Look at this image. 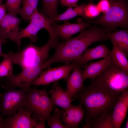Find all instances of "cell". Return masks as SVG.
I'll return each instance as SVG.
<instances>
[{
  "instance_id": "26",
  "label": "cell",
  "mask_w": 128,
  "mask_h": 128,
  "mask_svg": "<svg viewBox=\"0 0 128 128\" xmlns=\"http://www.w3.org/2000/svg\"><path fill=\"white\" fill-rule=\"evenodd\" d=\"M112 111L106 112L99 116L92 122V128H113L112 124Z\"/></svg>"
},
{
  "instance_id": "37",
  "label": "cell",
  "mask_w": 128,
  "mask_h": 128,
  "mask_svg": "<svg viewBox=\"0 0 128 128\" xmlns=\"http://www.w3.org/2000/svg\"><path fill=\"white\" fill-rule=\"evenodd\" d=\"M125 128H128V120H127L126 121V124L125 125Z\"/></svg>"
},
{
  "instance_id": "34",
  "label": "cell",
  "mask_w": 128,
  "mask_h": 128,
  "mask_svg": "<svg viewBox=\"0 0 128 128\" xmlns=\"http://www.w3.org/2000/svg\"><path fill=\"white\" fill-rule=\"evenodd\" d=\"M39 123H37L35 128H45V122L46 121L44 120H41L39 121Z\"/></svg>"
},
{
  "instance_id": "11",
  "label": "cell",
  "mask_w": 128,
  "mask_h": 128,
  "mask_svg": "<svg viewBox=\"0 0 128 128\" xmlns=\"http://www.w3.org/2000/svg\"><path fill=\"white\" fill-rule=\"evenodd\" d=\"M21 20L16 16L8 13L0 23V39L5 41L9 39L15 43L20 29L19 25Z\"/></svg>"
},
{
  "instance_id": "29",
  "label": "cell",
  "mask_w": 128,
  "mask_h": 128,
  "mask_svg": "<svg viewBox=\"0 0 128 128\" xmlns=\"http://www.w3.org/2000/svg\"><path fill=\"white\" fill-rule=\"evenodd\" d=\"M101 13L96 5L93 3H90L85 5L83 9L82 17L87 19L96 18Z\"/></svg>"
},
{
  "instance_id": "33",
  "label": "cell",
  "mask_w": 128,
  "mask_h": 128,
  "mask_svg": "<svg viewBox=\"0 0 128 128\" xmlns=\"http://www.w3.org/2000/svg\"><path fill=\"white\" fill-rule=\"evenodd\" d=\"M6 11L5 4L0 5V23L5 17L6 14Z\"/></svg>"
},
{
  "instance_id": "13",
  "label": "cell",
  "mask_w": 128,
  "mask_h": 128,
  "mask_svg": "<svg viewBox=\"0 0 128 128\" xmlns=\"http://www.w3.org/2000/svg\"><path fill=\"white\" fill-rule=\"evenodd\" d=\"M61 112V119L66 128H78L84 115V110L80 104L76 106L71 105Z\"/></svg>"
},
{
  "instance_id": "6",
  "label": "cell",
  "mask_w": 128,
  "mask_h": 128,
  "mask_svg": "<svg viewBox=\"0 0 128 128\" xmlns=\"http://www.w3.org/2000/svg\"><path fill=\"white\" fill-rule=\"evenodd\" d=\"M54 105L45 90L30 87L27 91L23 106L25 110L39 121L47 120L50 116Z\"/></svg>"
},
{
  "instance_id": "18",
  "label": "cell",
  "mask_w": 128,
  "mask_h": 128,
  "mask_svg": "<svg viewBox=\"0 0 128 128\" xmlns=\"http://www.w3.org/2000/svg\"><path fill=\"white\" fill-rule=\"evenodd\" d=\"M71 74L66 80V91L71 97L73 96L84 87V81L81 67L77 64L72 70Z\"/></svg>"
},
{
  "instance_id": "9",
  "label": "cell",
  "mask_w": 128,
  "mask_h": 128,
  "mask_svg": "<svg viewBox=\"0 0 128 128\" xmlns=\"http://www.w3.org/2000/svg\"><path fill=\"white\" fill-rule=\"evenodd\" d=\"M77 65L74 62H71L68 64L49 68L42 71L34 80L32 85L36 86L48 85L62 79L66 80Z\"/></svg>"
},
{
  "instance_id": "27",
  "label": "cell",
  "mask_w": 128,
  "mask_h": 128,
  "mask_svg": "<svg viewBox=\"0 0 128 128\" xmlns=\"http://www.w3.org/2000/svg\"><path fill=\"white\" fill-rule=\"evenodd\" d=\"M3 59L0 63V77H8L13 73V64L11 59L8 53H4Z\"/></svg>"
},
{
  "instance_id": "2",
  "label": "cell",
  "mask_w": 128,
  "mask_h": 128,
  "mask_svg": "<svg viewBox=\"0 0 128 128\" xmlns=\"http://www.w3.org/2000/svg\"><path fill=\"white\" fill-rule=\"evenodd\" d=\"M98 40L95 32L90 28L81 32L77 36L71 37L64 42H59L55 46L52 56L45 62L47 68L54 63L63 62L67 64L78 58L88 47Z\"/></svg>"
},
{
  "instance_id": "20",
  "label": "cell",
  "mask_w": 128,
  "mask_h": 128,
  "mask_svg": "<svg viewBox=\"0 0 128 128\" xmlns=\"http://www.w3.org/2000/svg\"><path fill=\"white\" fill-rule=\"evenodd\" d=\"M108 39L113 41L118 46L125 54H128V32L127 30L112 32L108 35Z\"/></svg>"
},
{
  "instance_id": "40",
  "label": "cell",
  "mask_w": 128,
  "mask_h": 128,
  "mask_svg": "<svg viewBox=\"0 0 128 128\" xmlns=\"http://www.w3.org/2000/svg\"><path fill=\"white\" fill-rule=\"evenodd\" d=\"M92 0H89V1H91Z\"/></svg>"
},
{
  "instance_id": "17",
  "label": "cell",
  "mask_w": 128,
  "mask_h": 128,
  "mask_svg": "<svg viewBox=\"0 0 128 128\" xmlns=\"http://www.w3.org/2000/svg\"><path fill=\"white\" fill-rule=\"evenodd\" d=\"M53 89L49 92L54 105L59 106L65 110L71 104L73 100L66 91H65L56 82H54Z\"/></svg>"
},
{
  "instance_id": "10",
  "label": "cell",
  "mask_w": 128,
  "mask_h": 128,
  "mask_svg": "<svg viewBox=\"0 0 128 128\" xmlns=\"http://www.w3.org/2000/svg\"><path fill=\"white\" fill-rule=\"evenodd\" d=\"M31 115L23 106L12 116L4 119L5 128H35L39 120Z\"/></svg>"
},
{
  "instance_id": "12",
  "label": "cell",
  "mask_w": 128,
  "mask_h": 128,
  "mask_svg": "<svg viewBox=\"0 0 128 128\" xmlns=\"http://www.w3.org/2000/svg\"><path fill=\"white\" fill-rule=\"evenodd\" d=\"M128 109V89L123 91L114 105L112 113L113 128H119L126 118Z\"/></svg>"
},
{
  "instance_id": "36",
  "label": "cell",
  "mask_w": 128,
  "mask_h": 128,
  "mask_svg": "<svg viewBox=\"0 0 128 128\" xmlns=\"http://www.w3.org/2000/svg\"><path fill=\"white\" fill-rule=\"evenodd\" d=\"M5 41L0 39V57H2L4 54L2 52L1 48L2 44Z\"/></svg>"
},
{
  "instance_id": "31",
  "label": "cell",
  "mask_w": 128,
  "mask_h": 128,
  "mask_svg": "<svg viewBox=\"0 0 128 128\" xmlns=\"http://www.w3.org/2000/svg\"><path fill=\"white\" fill-rule=\"evenodd\" d=\"M96 5L101 13H104L109 8L110 3L109 0H101Z\"/></svg>"
},
{
  "instance_id": "35",
  "label": "cell",
  "mask_w": 128,
  "mask_h": 128,
  "mask_svg": "<svg viewBox=\"0 0 128 128\" xmlns=\"http://www.w3.org/2000/svg\"><path fill=\"white\" fill-rule=\"evenodd\" d=\"M4 117L1 115H0V128H5L4 122Z\"/></svg>"
},
{
  "instance_id": "38",
  "label": "cell",
  "mask_w": 128,
  "mask_h": 128,
  "mask_svg": "<svg viewBox=\"0 0 128 128\" xmlns=\"http://www.w3.org/2000/svg\"><path fill=\"white\" fill-rule=\"evenodd\" d=\"M3 0H0V5L1 4V3Z\"/></svg>"
},
{
  "instance_id": "7",
  "label": "cell",
  "mask_w": 128,
  "mask_h": 128,
  "mask_svg": "<svg viewBox=\"0 0 128 128\" xmlns=\"http://www.w3.org/2000/svg\"><path fill=\"white\" fill-rule=\"evenodd\" d=\"M45 69L44 64L26 68L17 75L13 74L8 77L0 78L1 85L5 89L18 88L27 91L34 80Z\"/></svg>"
},
{
  "instance_id": "23",
  "label": "cell",
  "mask_w": 128,
  "mask_h": 128,
  "mask_svg": "<svg viewBox=\"0 0 128 128\" xmlns=\"http://www.w3.org/2000/svg\"><path fill=\"white\" fill-rule=\"evenodd\" d=\"M85 5L83 3L80 5H77L74 8L71 7H68L63 13L56 16L52 21V23L56 21L68 20L77 16H82Z\"/></svg>"
},
{
  "instance_id": "5",
  "label": "cell",
  "mask_w": 128,
  "mask_h": 128,
  "mask_svg": "<svg viewBox=\"0 0 128 128\" xmlns=\"http://www.w3.org/2000/svg\"><path fill=\"white\" fill-rule=\"evenodd\" d=\"M109 9L98 18L87 19L86 21L94 25H99L112 31L115 28H127L128 26V8L125 0H111Z\"/></svg>"
},
{
  "instance_id": "25",
  "label": "cell",
  "mask_w": 128,
  "mask_h": 128,
  "mask_svg": "<svg viewBox=\"0 0 128 128\" xmlns=\"http://www.w3.org/2000/svg\"><path fill=\"white\" fill-rule=\"evenodd\" d=\"M42 1L43 14L51 22L58 14L57 9L58 0H42Z\"/></svg>"
},
{
  "instance_id": "30",
  "label": "cell",
  "mask_w": 128,
  "mask_h": 128,
  "mask_svg": "<svg viewBox=\"0 0 128 128\" xmlns=\"http://www.w3.org/2000/svg\"><path fill=\"white\" fill-rule=\"evenodd\" d=\"M23 0H6L5 4L6 10L11 14L16 16L18 13Z\"/></svg>"
},
{
  "instance_id": "1",
  "label": "cell",
  "mask_w": 128,
  "mask_h": 128,
  "mask_svg": "<svg viewBox=\"0 0 128 128\" xmlns=\"http://www.w3.org/2000/svg\"><path fill=\"white\" fill-rule=\"evenodd\" d=\"M120 95L114 93L91 81L88 86H84L73 96L85 108L87 124L91 125L101 115L113 111Z\"/></svg>"
},
{
  "instance_id": "24",
  "label": "cell",
  "mask_w": 128,
  "mask_h": 128,
  "mask_svg": "<svg viewBox=\"0 0 128 128\" xmlns=\"http://www.w3.org/2000/svg\"><path fill=\"white\" fill-rule=\"evenodd\" d=\"M39 0H23V6L18 13L25 20L29 18L37 9Z\"/></svg>"
},
{
  "instance_id": "3",
  "label": "cell",
  "mask_w": 128,
  "mask_h": 128,
  "mask_svg": "<svg viewBox=\"0 0 128 128\" xmlns=\"http://www.w3.org/2000/svg\"><path fill=\"white\" fill-rule=\"evenodd\" d=\"M91 81L112 92L120 95L128 88V72L118 66L111 59L97 76Z\"/></svg>"
},
{
  "instance_id": "28",
  "label": "cell",
  "mask_w": 128,
  "mask_h": 128,
  "mask_svg": "<svg viewBox=\"0 0 128 128\" xmlns=\"http://www.w3.org/2000/svg\"><path fill=\"white\" fill-rule=\"evenodd\" d=\"M61 112L59 109L56 108L52 114L47 119V123L50 128H66L61 122Z\"/></svg>"
},
{
  "instance_id": "15",
  "label": "cell",
  "mask_w": 128,
  "mask_h": 128,
  "mask_svg": "<svg viewBox=\"0 0 128 128\" xmlns=\"http://www.w3.org/2000/svg\"><path fill=\"white\" fill-rule=\"evenodd\" d=\"M111 52V51L107 46L102 44L93 48H87L78 58L72 62L75 63L81 68L85 67L89 61L100 58H105Z\"/></svg>"
},
{
  "instance_id": "39",
  "label": "cell",
  "mask_w": 128,
  "mask_h": 128,
  "mask_svg": "<svg viewBox=\"0 0 128 128\" xmlns=\"http://www.w3.org/2000/svg\"><path fill=\"white\" fill-rule=\"evenodd\" d=\"M1 95V93H0V97Z\"/></svg>"
},
{
  "instance_id": "22",
  "label": "cell",
  "mask_w": 128,
  "mask_h": 128,
  "mask_svg": "<svg viewBox=\"0 0 128 128\" xmlns=\"http://www.w3.org/2000/svg\"><path fill=\"white\" fill-rule=\"evenodd\" d=\"M111 41L113 44L112 49L111 51L112 59L118 66L128 72V60L127 56L114 41Z\"/></svg>"
},
{
  "instance_id": "41",
  "label": "cell",
  "mask_w": 128,
  "mask_h": 128,
  "mask_svg": "<svg viewBox=\"0 0 128 128\" xmlns=\"http://www.w3.org/2000/svg\"><path fill=\"white\" fill-rule=\"evenodd\" d=\"M109 0L110 1V0Z\"/></svg>"
},
{
  "instance_id": "16",
  "label": "cell",
  "mask_w": 128,
  "mask_h": 128,
  "mask_svg": "<svg viewBox=\"0 0 128 128\" xmlns=\"http://www.w3.org/2000/svg\"><path fill=\"white\" fill-rule=\"evenodd\" d=\"M30 23L40 28H43L48 32L49 39L56 42H59V37L57 34L52 22L46 15L35 10L29 18Z\"/></svg>"
},
{
  "instance_id": "8",
  "label": "cell",
  "mask_w": 128,
  "mask_h": 128,
  "mask_svg": "<svg viewBox=\"0 0 128 128\" xmlns=\"http://www.w3.org/2000/svg\"><path fill=\"white\" fill-rule=\"evenodd\" d=\"M27 91L20 89H5L0 99V112L3 117H10L23 106Z\"/></svg>"
},
{
  "instance_id": "21",
  "label": "cell",
  "mask_w": 128,
  "mask_h": 128,
  "mask_svg": "<svg viewBox=\"0 0 128 128\" xmlns=\"http://www.w3.org/2000/svg\"><path fill=\"white\" fill-rule=\"evenodd\" d=\"M41 29L36 25L30 23L25 28L21 29L17 37L15 43L18 47L21 45V39L25 38L29 39L32 42H34L38 39L37 34Z\"/></svg>"
},
{
  "instance_id": "19",
  "label": "cell",
  "mask_w": 128,
  "mask_h": 128,
  "mask_svg": "<svg viewBox=\"0 0 128 128\" xmlns=\"http://www.w3.org/2000/svg\"><path fill=\"white\" fill-rule=\"evenodd\" d=\"M111 52L106 57L96 62L89 63L85 67L82 73L84 81L88 78H93L98 75L110 62Z\"/></svg>"
},
{
  "instance_id": "14",
  "label": "cell",
  "mask_w": 128,
  "mask_h": 128,
  "mask_svg": "<svg viewBox=\"0 0 128 128\" xmlns=\"http://www.w3.org/2000/svg\"><path fill=\"white\" fill-rule=\"evenodd\" d=\"M90 24L82 20H79L76 23H67L62 25L58 24L55 22L52 23L58 35L64 41L71 38L73 35L88 28Z\"/></svg>"
},
{
  "instance_id": "32",
  "label": "cell",
  "mask_w": 128,
  "mask_h": 128,
  "mask_svg": "<svg viewBox=\"0 0 128 128\" xmlns=\"http://www.w3.org/2000/svg\"><path fill=\"white\" fill-rule=\"evenodd\" d=\"M79 0H59L61 5L64 6L75 7L77 5V4Z\"/></svg>"
},
{
  "instance_id": "4",
  "label": "cell",
  "mask_w": 128,
  "mask_h": 128,
  "mask_svg": "<svg viewBox=\"0 0 128 128\" xmlns=\"http://www.w3.org/2000/svg\"><path fill=\"white\" fill-rule=\"evenodd\" d=\"M56 44L49 39L44 45L38 47L30 44L21 50L8 53L13 64L19 66L22 69L43 64L47 60L50 50L55 48Z\"/></svg>"
}]
</instances>
